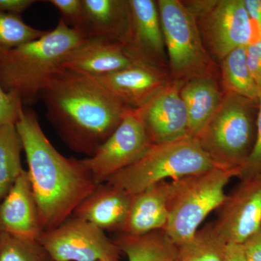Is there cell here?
I'll return each mask as SVG.
<instances>
[{"mask_svg":"<svg viewBox=\"0 0 261 261\" xmlns=\"http://www.w3.org/2000/svg\"><path fill=\"white\" fill-rule=\"evenodd\" d=\"M48 120L75 152L93 155L129 108L91 77L61 69L39 95Z\"/></svg>","mask_w":261,"mask_h":261,"instance_id":"obj_1","label":"cell"},{"mask_svg":"<svg viewBox=\"0 0 261 261\" xmlns=\"http://www.w3.org/2000/svg\"><path fill=\"white\" fill-rule=\"evenodd\" d=\"M21 139L29 181L43 231L58 227L97 185L81 160L60 153L39 124L35 113L23 109L15 123Z\"/></svg>","mask_w":261,"mask_h":261,"instance_id":"obj_2","label":"cell"},{"mask_svg":"<svg viewBox=\"0 0 261 261\" xmlns=\"http://www.w3.org/2000/svg\"><path fill=\"white\" fill-rule=\"evenodd\" d=\"M82 32L63 19L43 37L10 49H0V84L23 104H32L72 49L83 42Z\"/></svg>","mask_w":261,"mask_h":261,"instance_id":"obj_3","label":"cell"},{"mask_svg":"<svg viewBox=\"0 0 261 261\" xmlns=\"http://www.w3.org/2000/svg\"><path fill=\"white\" fill-rule=\"evenodd\" d=\"M258 108L259 102L224 92L217 111L195 138L216 166L240 173L255 144Z\"/></svg>","mask_w":261,"mask_h":261,"instance_id":"obj_4","label":"cell"},{"mask_svg":"<svg viewBox=\"0 0 261 261\" xmlns=\"http://www.w3.org/2000/svg\"><path fill=\"white\" fill-rule=\"evenodd\" d=\"M238 170L216 167L169 181L168 219L164 231L176 246L192 240L200 225L226 200L224 189Z\"/></svg>","mask_w":261,"mask_h":261,"instance_id":"obj_5","label":"cell"},{"mask_svg":"<svg viewBox=\"0 0 261 261\" xmlns=\"http://www.w3.org/2000/svg\"><path fill=\"white\" fill-rule=\"evenodd\" d=\"M219 167L204 152L197 139L152 145L138 161L111 176L108 185L133 196L166 181L199 174Z\"/></svg>","mask_w":261,"mask_h":261,"instance_id":"obj_6","label":"cell"},{"mask_svg":"<svg viewBox=\"0 0 261 261\" xmlns=\"http://www.w3.org/2000/svg\"><path fill=\"white\" fill-rule=\"evenodd\" d=\"M173 80L185 82L212 74L213 61L195 17L178 0L157 1Z\"/></svg>","mask_w":261,"mask_h":261,"instance_id":"obj_7","label":"cell"},{"mask_svg":"<svg viewBox=\"0 0 261 261\" xmlns=\"http://www.w3.org/2000/svg\"><path fill=\"white\" fill-rule=\"evenodd\" d=\"M37 240L55 261H118L121 253L106 231L73 216Z\"/></svg>","mask_w":261,"mask_h":261,"instance_id":"obj_8","label":"cell"},{"mask_svg":"<svg viewBox=\"0 0 261 261\" xmlns=\"http://www.w3.org/2000/svg\"><path fill=\"white\" fill-rule=\"evenodd\" d=\"M152 145L140 116L129 109L95 153L81 161L96 184L101 185L138 161Z\"/></svg>","mask_w":261,"mask_h":261,"instance_id":"obj_9","label":"cell"},{"mask_svg":"<svg viewBox=\"0 0 261 261\" xmlns=\"http://www.w3.org/2000/svg\"><path fill=\"white\" fill-rule=\"evenodd\" d=\"M226 196L217 219L207 226L224 245H243L261 229V176L241 179Z\"/></svg>","mask_w":261,"mask_h":261,"instance_id":"obj_10","label":"cell"},{"mask_svg":"<svg viewBox=\"0 0 261 261\" xmlns=\"http://www.w3.org/2000/svg\"><path fill=\"white\" fill-rule=\"evenodd\" d=\"M196 20L201 36L220 61L233 49L254 41V25L244 0H215L211 9Z\"/></svg>","mask_w":261,"mask_h":261,"instance_id":"obj_11","label":"cell"},{"mask_svg":"<svg viewBox=\"0 0 261 261\" xmlns=\"http://www.w3.org/2000/svg\"><path fill=\"white\" fill-rule=\"evenodd\" d=\"M184 83L169 81L145 106L135 110L152 145L171 143L190 137L188 115L180 94Z\"/></svg>","mask_w":261,"mask_h":261,"instance_id":"obj_12","label":"cell"},{"mask_svg":"<svg viewBox=\"0 0 261 261\" xmlns=\"http://www.w3.org/2000/svg\"><path fill=\"white\" fill-rule=\"evenodd\" d=\"M93 79L113 97L132 110L145 106L169 82L162 68L141 62H135L126 68Z\"/></svg>","mask_w":261,"mask_h":261,"instance_id":"obj_13","label":"cell"},{"mask_svg":"<svg viewBox=\"0 0 261 261\" xmlns=\"http://www.w3.org/2000/svg\"><path fill=\"white\" fill-rule=\"evenodd\" d=\"M132 37L126 50L135 61L162 68L166 45L157 2L129 0Z\"/></svg>","mask_w":261,"mask_h":261,"instance_id":"obj_14","label":"cell"},{"mask_svg":"<svg viewBox=\"0 0 261 261\" xmlns=\"http://www.w3.org/2000/svg\"><path fill=\"white\" fill-rule=\"evenodd\" d=\"M135 62L121 43L85 38L70 51L61 69L93 78L123 69Z\"/></svg>","mask_w":261,"mask_h":261,"instance_id":"obj_15","label":"cell"},{"mask_svg":"<svg viewBox=\"0 0 261 261\" xmlns=\"http://www.w3.org/2000/svg\"><path fill=\"white\" fill-rule=\"evenodd\" d=\"M0 232L30 240H37L42 232L27 170L0 202Z\"/></svg>","mask_w":261,"mask_h":261,"instance_id":"obj_16","label":"cell"},{"mask_svg":"<svg viewBox=\"0 0 261 261\" xmlns=\"http://www.w3.org/2000/svg\"><path fill=\"white\" fill-rule=\"evenodd\" d=\"M86 38H100L129 44L132 14L129 0H82Z\"/></svg>","mask_w":261,"mask_h":261,"instance_id":"obj_17","label":"cell"},{"mask_svg":"<svg viewBox=\"0 0 261 261\" xmlns=\"http://www.w3.org/2000/svg\"><path fill=\"white\" fill-rule=\"evenodd\" d=\"M132 198L123 190L101 184L77 207L73 216L102 231L122 232L129 214Z\"/></svg>","mask_w":261,"mask_h":261,"instance_id":"obj_18","label":"cell"},{"mask_svg":"<svg viewBox=\"0 0 261 261\" xmlns=\"http://www.w3.org/2000/svg\"><path fill=\"white\" fill-rule=\"evenodd\" d=\"M169 181H163L132 196L129 214L121 233L140 236L164 230L168 219Z\"/></svg>","mask_w":261,"mask_h":261,"instance_id":"obj_19","label":"cell"},{"mask_svg":"<svg viewBox=\"0 0 261 261\" xmlns=\"http://www.w3.org/2000/svg\"><path fill=\"white\" fill-rule=\"evenodd\" d=\"M224 94L212 74L195 77L183 84L180 94L187 108L190 137L196 138L203 130L219 107Z\"/></svg>","mask_w":261,"mask_h":261,"instance_id":"obj_20","label":"cell"},{"mask_svg":"<svg viewBox=\"0 0 261 261\" xmlns=\"http://www.w3.org/2000/svg\"><path fill=\"white\" fill-rule=\"evenodd\" d=\"M114 242L128 261H177L178 247L164 230L140 236L121 233Z\"/></svg>","mask_w":261,"mask_h":261,"instance_id":"obj_21","label":"cell"},{"mask_svg":"<svg viewBox=\"0 0 261 261\" xmlns=\"http://www.w3.org/2000/svg\"><path fill=\"white\" fill-rule=\"evenodd\" d=\"M247 47L233 49L221 61L225 92L259 102L260 90L247 63Z\"/></svg>","mask_w":261,"mask_h":261,"instance_id":"obj_22","label":"cell"},{"mask_svg":"<svg viewBox=\"0 0 261 261\" xmlns=\"http://www.w3.org/2000/svg\"><path fill=\"white\" fill-rule=\"evenodd\" d=\"M23 144L15 123L0 128V202L24 171L20 154Z\"/></svg>","mask_w":261,"mask_h":261,"instance_id":"obj_23","label":"cell"},{"mask_svg":"<svg viewBox=\"0 0 261 261\" xmlns=\"http://www.w3.org/2000/svg\"><path fill=\"white\" fill-rule=\"evenodd\" d=\"M226 246L205 226L192 240L177 246V261H225Z\"/></svg>","mask_w":261,"mask_h":261,"instance_id":"obj_24","label":"cell"},{"mask_svg":"<svg viewBox=\"0 0 261 261\" xmlns=\"http://www.w3.org/2000/svg\"><path fill=\"white\" fill-rule=\"evenodd\" d=\"M0 261H55L38 240L0 232Z\"/></svg>","mask_w":261,"mask_h":261,"instance_id":"obj_25","label":"cell"},{"mask_svg":"<svg viewBox=\"0 0 261 261\" xmlns=\"http://www.w3.org/2000/svg\"><path fill=\"white\" fill-rule=\"evenodd\" d=\"M47 31L33 28L20 15L0 13V49H10L43 37Z\"/></svg>","mask_w":261,"mask_h":261,"instance_id":"obj_26","label":"cell"},{"mask_svg":"<svg viewBox=\"0 0 261 261\" xmlns=\"http://www.w3.org/2000/svg\"><path fill=\"white\" fill-rule=\"evenodd\" d=\"M255 176H261V93L259 96L258 114L255 144L251 153L240 169L238 177L244 179Z\"/></svg>","mask_w":261,"mask_h":261,"instance_id":"obj_27","label":"cell"},{"mask_svg":"<svg viewBox=\"0 0 261 261\" xmlns=\"http://www.w3.org/2000/svg\"><path fill=\"white\" fill-rule=\"evenodd\" d=\"M23 105L18 95L7 92L0 84V128L16 123L23 111Z\"/></svg>","mask_w":261,"mask_h":261,"instance_id":"obj_28","label":"cell"},{"mask_svg":"<svg viewBox=\"0 0 261 261\" xmlns=\"http://www.w3.org/2000/svg\"><path fill=\"white\" fill-rule=\"evenodd\" d=\"M63 16V20L72 28L82 32L84 23V8L82 0H48Z\"/></svg>","mask_w":261,"mask_h":261,"instance_id":"obj_29","label":"cell"},{"mask_svg":"<svg viewBox=\"0 0 261 261\" xmlns=\"http://www.w3.org/2000/svg\"><path fill=\"white\" fill-rule=\"evenodd\" d=\"M247 63L261 93V38L246 47Z\"/></svg>","mask_w":261,"mask_h":261,"instance_id":"obj_30","label":"cell"},{"mask_svg":"<svg viewBox=\"0 0 261 261\" xmlns=\"http://www.w3.org/2000/svg\"><path fill=\"white\" fill-rule=\"evenodd\" d=\"M37 2L35 0H0V13L20 15Z\"/></svg>","mask_w":261,"mask_h":261,"instance_id":"obj_31","label":"cell"},{"mask_svg":"<svg viewBox=\"0 0 261 261\" xmlns=\"http://www.w3.org/2000/svg\"><path fill=\"white\" fill-rule=\"evenodd\" d=\"M247 261H261V229L243 245Z\"/></svg>","mask_w":261,"mask_h":261,"instance_id":"obj_32","label":"cell"},{"mask_svg":"<svg viewBox=\"0 0 261 261\" xmlns=\"http://www.w3.org/2000/svg\"><path fill=\"white\" fill-rule=\"evenodd\" d=\"M245 9L253 25H256L261 35V10L259 0H244Z\"/></svg>","mask_w":261,"mask_h":261,"instance_id":"obj_33","label":"cell"},{"mask_svg":"<svg viewBox=\"0 0 261 261\" xmlns=\"http://www.w3.org/2000/svg\"><path fill=\"white\" fill-rule=\"evenodd\" d=\"M225 261H247L243 245H228L225 247Z\"/></svg>","mask_w":261,"mask_h":261,"instance_id":"obj_34","label":"cell"},{"mask_svg":"<svg viewBox=\"0 0 261 261\" xmlns=\"http://www.w3.org/2000/svg\"><path fill=\"white\" fill-rule=\"evenodd\" d=\"M259 5H260V8L261 10V0H259Z\"/></svg>","mask_w":261,"mask_h":261,"instance_id":"obj_35","label":"cell"}]
</instances>
